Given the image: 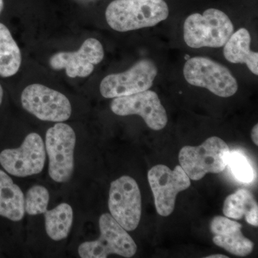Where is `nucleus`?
<instances>
[{"label": "nucleus", "instance_id": "39448f33", "mask_svg": "<svg viewBox=\"0 0 258 258\" xmlns=\"http://www.w3.org/2000/svg\"><path fill=\"white\" fill-rule=\"evenodd\" d=\"M76 144V133L66 123L58 122L47 131L45 147L49 159L48 173L55 182H66L72 176Z\"/></svg>", "mask_w": 258, "mask_h": 258}, {"label": "nucleus", "instance_id": "f03ea898", "mask_svg": "<svg viewBox=\"0 0 258 258\" xmlns=\"http://www.w3.org/2000/svg\"><path fill=\"white\" fill-rule=\"evenodd\" d=\"M233 31L230 18L215 8L189 15L184 24V41L192 48L223 47Z\"/></svg>", "mask_w": 258, "mask_h": 258}, {"label": "nucleus", "instance_id": "393cba45", "mask_svg": "<svg viewBox=\"0 0 258 258\" xmlns=\"http://www.w3.org/2000/svg\"><path fill=\"white\" fill-rule=\"evenodd\" d=\"M3 8H4V1L0 0V13L3 11Z\"/></svg>", "mask_w": 258, "mask_h": 258}, {"label": "nucleus", "instance_id": "4468645a", "mask_svg": "<svg viewBox=\"0 0 258 258\" xmlns=\"http://www.w3.org/2000/svg\"><path fill=\"white\" fill-rule=\"evenodd\" d=\"M242 225L227 217L216 216L210 223L214 243L234 255L244 257L254 249V243L242 234Z\"/></svg>", "mask_w": 258, "mask_h": 258}, {"label": "nucleus", "instance_id": "9d476101", "mask_svg": "<svg viewBox=\"0 0 258 258\" xmlns=\"http://www.w3.org/2000/svg\"><path fill=\"white\" fill-rule=\"evenodd\" d=\"M157 213L169 216L174 210L178 194L191 186V179L180 165L174 169L164 164L154 166L148 172Z\"/></svg>", "mask_w": 258, "mask_h": 258}, {"label": "nucleus", "instance_id": "f8f14e48", "mask_svg": "<svg viewBox=\"0 0 258 258\" xmlns=\"http://www.w3.org/2000/svg\"><path fill=\"white\" fill-rule=\"evenodd\" d=\"M111 109L113 113L120 116L140 115L146 124L152 130H161L167 124L165 108L161 104L157 93L149 90L113 98Z\"/></svg>", "mask_w": 258, "mask_h": 258}, {"label": "nucleus", "instance_id": "6e6552de", "mask_svg": "<svg viewBox=\"0 0 258 258\" xmlns=\"http://www.w3.org/2000/svg\"><path fill=\"white\" fill-rule=\"evenodd\" d=\"M108 208L111 216L125 230L137 228L142 216V195L135 179L122 176L112 181Z\"/></svg>", "mask_w": 258, "mask_h": 258}, {"label": "nucleus", "instance_id": "4be33fe9", "mask_svg": "<svg viewBox=\"0 0 258 258\" xmlns=\"http://www.w3.org/2000/svg\"><path fill=\"white\" fill-rule=\"evenodd\" d=\"M251 138L253 141V143L256 146L258 145V125L256 124L254 125L253 128L252 129L251 132Z\"/></svg>", "mask_w": 258, "mask_h": 258}, {"label": "nucleus", "instance_id": "9b49d317", "mask_svg": "<svg viewBox=\"0 0 258 258\" xmlns=\"http://www.w3.org/2000/svg\"><path fill=\"white\" fill-rule=\"evenodd\" d=\"M157 74V66L152 60L142 59L125 72L106 76L100 84V92L106 98L142 92L152 87Z\"/></svg>", "mask_w": 258, "mask_h": 258}, {"label": "nucleus", "instance_id": "b1692460", "mask_svg": "<svg viewBox=\"0 0 258 258\" xmlns=\"http://www.w3.org/2000/svg\"><path fill=\"white\" fill-rule=\"evenodd\" d=\"M3 95H4V91H3V88L0 85V106H1L2 103H3Z\"/></svg>", "mask_w": 258, "mask_h": 258}, {"label": "nucleus", "instance_id": "20e7f679", "mask_svg": "<svg viewBox=\"0 0 258 258\" xmlns=\"http://www.w3.org/2000/svg\"><path fill=\"white\" fill-rule=\"evenodd\" d=\"M99 229L101 235L98 240L80 244L78 249L80 257L106 258L114 254L129 258L137 253V244L111 214H103L100 217Z\"/></svg>", "mask_w": 258, "mask_h": 258}, {"label": "nucleus", "instance_id": "7ed1b4c3", "mask_svg": "<svg viewBox=\"0 0 258 258\" xmlns=\"http://www.w3.org/2000/svg\"><path fill=\"white\" fill-rule=\"evenodd\" d=\"M230 152L222 139L212 137L198 147H183L179 154L180 166L190 179L198 181L209 173L218 174L225 170Z\"/></svg>", "mask_w": 258, "mask_h": 258}, {"label": "nucleus", "instance_id": "0eeeda50", "mask_svg": "<svg viewBox=\"0 0 258 258\" xmlns=\"http://www.w3.org/2000/svg\"><path fill=\"white\" fill-rule=\"evenodd\" d=\"M24 109L44 121L64 122L72 114L69 98L55 90L35 83L27 86L21 95Z\"/></svg>", "mask_w": 258, "mask_h": 258}, {"label": "nucleus", "instance_id": "a211bd4d", "mask_svg": "<svg viewBox=\"0 0 258 258\" xmlns=\"http://www.w3.org/2000/svg\"><path fill=\"white\" fill-rule=\"evenodd\" d=\"M22 63L21 51L9 29L0 23V76L8 78L18 72Z\"/></svg>", "mask_w": 258, "mask_h": 258}, {"label": "nucleus", "instance_id": "2eb2a0df", "mask_svg": "<svg viewBox=\"0 0 258 258\" xmlns=\"http://www.w3.org/2000/svg\"><path fill=\"white\" fill-rule=\"evenodd\" d=\"M250 44L248 30L240 28L232 33L224 45V56L232 63L245 64L252 74L257 76L258 53L250 50Z\"/></svg>", "mask_w": 258, "mask_h": 258}, {"label": "nucleus", "instance_id": "aec40b11", "mask_svg": "<svg viewBox=\"0 0 258 258\" xmlns=\"http://www.w3.org/2000/svg\"><path fill=\"white\" fill-rule=\"evenodd\" d=\"M50 195L44 186L35 185L27 191L25 198V212L29 215H40L47 210Z\"/></svg>", "mask_w": 258, "mask_h": 258}, {"label": "nucleus", "instance_id": "6ab92c4d", "mask_svg": "<svg viewBox=\"0 0 258 258\" xmlns=\"http://www.w3.org/2000/svg\"><path fill=\"white\" fill-rule=\"evenodd\" d=\"M45 230L50 238L64 240L69 236L74 221V211L68 203H61L51 210L44 212Z\"/></svg>", "mask_w": 258, "mask_h": 258}, {"label": "nucleus", "instance_id": "412c9836", "mask_svg": "<svg viewBox=\"0 0 258 258\" xmlns=\"http://www.w3.org/2000/svg\"><path fill=\"white\" fill-rule=\"evenodd\" d=\"M227 165L230 166L234 176L242 183L252 182L254 179V171L247 157L239 152H230Z\"/></svg>", "mask_w": 258, "mask_h": 258}, {"label": "nucleus", "instance_id": "ddd939ff", "mask_svg": "<svg viewBox=\"0 0 258 258\" xmlns=\"http://www.w3.org/2000/svg\"><path fill=\"white\" fill-rule=\"evenodd\" d=\"M104 57V50L99 40L88 38L85 40L79 50L75 52H60L49 60L53 70H66V75L71 79L86 78L94 71L95 66L99 64Z\"/></svg>", "mask_w": 258, "mask_h": 258}, {"label": "nucleus", "instance_id": "1a4fd4ad", "mask_svg": "<svg viewBox=\"0 0 258 258\" xmlns=\"http://www.w3.org/2000/svg\"><path fill=\"white\" fill-rule=\"evenodd\" d=\"M46 161V150L42 137L29 134L20 147L6 149L0 153V164L8 174L26 177L40 174Z\"/></svg>", "mask_w": 258, "mask_h": 258}, {"label": "nucleus", "instance_id": "423d86ee", "mask_svg": "<svg viewBox=\"0 0 258 258\" xmlns=\"http://www.w3.org/2000/svg\"><path fill=\"white\" fill-rule=\"evenodd\" d=\"M184 76L189 84L223 98L233 96L238 89L237 80L229 69L208 57L189 58L184 64Z\"/></svg>", "mask_w": 258, "mask_h": 258}, {"label": "nucleus", "instance_id": "f3484780", "mask_svg": "<svg viewBox=\"0 0 258 258\" xmlns=\"http://www.w3.org/2000/svg\"><path fill=\"white\" fill-rule=\"evenodd\" d=\"M225 217L240 220L244 217L249 225L257 227L258 206L253 195L247 189H239L225 199L223 205Z\"/></svg>", "mask_w": 258, "mask_h": 258}, {"label": "nucleus", "instance_id": "5701e85b", "mask_svg": "<svg viewBox=\"0 0 258 258\" xmlns=\"http://www.w3.org/2000/svg\"><path fill=\"white\" fill-rule=\"evenodd\" d=\"M206 258H228L227 256L224 255V254H211L209 255Z\"/></svg>", "mask_w": 258, "mask_h": 258}, {"label": "nucleus", "instance_id": "f257e3e1", "mask_svg": "<svg viewBox=\"0 0 258 258\" xmlns=\"http://www.w3.org/2000/svg\"><path fill=\"white\" fill-rule=\"evenodd\" d=\"M169 14L164 0H114L106 10L108 25L122 32L155 26Z\"/></svg>", "mask_w": 258, "mask_h": 258}, {"label": "nucleus", "instance_id": "dca6fc26", "mask_svg": "<svg viewBox=\"0 0 258 258\" xmlns=\"http://www.w3.org/2000/svg\"><path fill=\"white\" fill-rule=\"evenodd\" d=\"M25 196L20 186L0 169V216L13 222L25 216Z\"/></svg>", "mask_w": 258, "mask_h": 258}]
</instances>
